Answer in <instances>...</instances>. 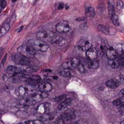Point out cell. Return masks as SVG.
Returning a JSON list of instances; mask_svg holds the SVG:
<instances>
[{"instance_id": "47", "label": "cell", "mask_w": 124, "mask_h": 124, "mask_svg": "<svg viewBox=\"0 0 124 124\" xmlns=\"http://www.w3.org/2000/svg\"><path fill=\"white\" fill-rule=\"evenodd\" d=\"M65 8H66V10H67V9L69 8V6L67 4H66L65 5Z\"/></svg>"}, {"instance_id": "44", "label": "cell", "mask_w": 124, "mask_h": 124, "mask_svg": "<svg viewBox=\"0 0 124 124\" xmlns=\"http://www.w3.org/2000/svg\"><path fill=\"white\" fill-rule=\"evenodd\" d=\"M124 72H122L121 74H120V81H121V82L122 83H124Z\"/></svg>"}, {"instance_id": "17", "label": "cell", "mask_w": 124, "mask_h": 124, "mask_svg": "<svg viewBox=\"0 0 124 124\" xmlns=\"http://www.w3.org/2000/svg\"><path fill=\"white\" fill-rule=\"evenodd\" d=\"M106 52L107 56L109 60L116 59L118 55L114 48L112 47L107 48Z\"/></svg>"}, {"instance_id": "12", "label": "cell", "mask_w": 124, "mask_h": 124, "mask_svg": "<svg viewBox=\"0 0 124 124\" xmlns=\"http://www.w3.org/2000/svg\"><path fill=\"white\" fill-rule=\"evenodd\" d=\"M24 79L25 83L32 86H35L38 85L42 80V79L39 76L35 75H27Z\"/></svg>"}, {"instance_id": "21", "label": "cell", "mask_w": 124, "mask_h": 124, "mask_svg": "<svg viewBox=\"0 0 124 124\" xmlns=\"http://www.w3.org/2000/svg\"><path fill=\"white\" fill-rule=\"evenodd\" d=\"M52 43L56 44L58 46H62L66 44V40L62 37L57 35Z\"/></svg>"}, {"instance_id": "5", "label": "cell", "mask_w": 124, "mask_h": 124, "mask_svg": "<svg viewBox=\"0 0 124 124\" xmlns=\"http://www.w3.org/2000/svg\"><path fill=\"white\" fill-rule=\"evenodd\" d=\"M17 51L19 53L30 58H34L37 54L36 51L29 45L21 46L18 48Z\"/></svg>"}, {"instance_id": "39", "label": "cell", "mask_w": 124, "mask_h": 124, "mask_svg": "<svg viewBox=\"0 0 124 124\" xmlns=\"http://www.w3.org/2000/svg\"><path fill=\"white\" fill-rule=\"evenodd\" d=\"M7 56H8V54H6L4 56V57H3L2 61H1V63L0 64V69H2L3 68V67H4V65H5V64L6 59H7Z\"/></svg>"}, {"instance_id": "33", "label": "cell", "mask_w": 124, "mask_h": 124, "mask_svg": "<svg viewBox=\"0 0 124 124\" xmlns=\"http://www.w3.org/2000/svg\"><path fill=\"white\" fill-rule=\"evenodd\" d=\"M7 5V2L6 0H0V13H2Z\"/></svg>"}, {"instance_id": "4", "label": "cell", "mask_w": 124, "mask_h": 124, "mask_svg": "<svg viewBox=\"0 0 124 124\" xmlns=\"http://www.w3.org/2000/svg\"><path fill=\"white\" fill-rule=\"evenodd\" d=\"M7 73L11 75L15 79L25 78L27 75L23 72L20 67L14 66H9L7 67Z\"/></svg>"}, {"instance_id": "6", "label": "cell", "mask_w": 124, "mask_h": 124, "mask_svg": "<svg viewBox=\"0 0 124 124\" xmlns=\"http://www.w3.org/2000/svg\"><path fill=\"white\" fill-rule=\"evenodd\" d=\"M33 91L32 86L28 85H23L18 87L16 90L15 93L18 97L23 98L27 95L33 93Z\"/></svg>"}, {"instance_id": "36", "label": "cell", "mask_w": 124, "mask_h": 124, "mask_svg": "<svg viewBox=\"0 0 124 124\" xmlns=\"http://www.w3.org/2000/svg\"><path fill=\"white\" fill-rule=\"evenodd\" d=\"M71 123H74V124H88V122L87 120L85 119H81L74 122Z\"/></svg>"}, {"instance_id": "43", "label": "cell", "mask_w": 124, "mask_h": 124, "mask_svg": "<svg viewBox=\"0 0 124 124\" xmlns=\"http://www.w3.org/2000/svg\"><path fill=\"white\" fill-rule=\"evenodd\" d=\"M24 29V26H21L19 28H17L16 30V31L18 33H20L21 32L23 31V29Z\"/></svg>"}, {"instance_id": "8", "label": "cell", "mask_w": 124, "mask_h": 124, "mask_svg": "<svg viewBox=\"0 0 124 124\" xmlns=\"http://www.w3.org/2000/svg\"><path fill=\"white\" fill-rule=\"evenodd\" d=\"M80 63V60L78 57H74L67 62H64L62 64L61 67L64 69L73 70L77 68Z\"/></svg>"}, {"instance_id": "48", "label": "cell", "mask_w": 124, "mask_h": 124, "mask_svg": "<svg viewBox=\"0 0 124 124\" xmlns=\"http://www.w3.org/2000/svg\"><path fill=\"white\" fill-rule=\"evenodd\" d=\"M58 77L57 76H54V77H53V78L55 80H57V79H58Z\"/></svg>"}, {"instance_id": "42", "label": "cell", "mask_w": 124, "mask_h": 124, "mask_svg": "<svg viewBox=\"0 0 124 124\" xmlns=\"http://www.w3.org/2000/svg\"><path fill=\"white\" fill-rule=\"evenodd\" d=\"M86 20V18H85V17H81L77 18L76 19V21L78 22H81L85 21Z\"/></svg>"}, {"instance_id": "34", "label": "cell", "mask_w": 124, "mask_h": 124, "mask_svg": "<svg viewBox=\"0 0 124 124\" xmlns=\"http://www.w3.org/2000/svg\"><path fill=\"white\" fill-rule=\"evenodd\" d=\"M67 97V95H61L55 98L54 99V101L56 103H59L62 101H63L64 99L66 98Z\"/></svg>"}, {"instance_id": "50", "label": "cell", "mask_w": 124, "mask_h": 124, "mask_svg": "<svg viewBox=\"0 0 124 124\" xmlns=\"http://www.w3.org/2000/svg\"><path fill=\"white\" fill-rule=\"evenodd\" d=\"M39 0H35V3H36L37 2H38V1H39Z\"/></svg>"}, {"instance_id": "28", "label": "cell", "mask_w": 124, "mask_h": 124, "mask_svg": "<svg viewBox=\"0 0 124 124\" xmlns=\"http://www.w3.org/2000/svg\"><path fill=\"white\" fill-rule=\"evenodd\" d=\"M54 115L53 114H45L40 117V119L42 121L52 120L54 119Z\"/></svg>"}, {"instance_id": "3", "label": "cell", "mask_w": 124, "mask_h": 124, "mask_svg": "<svg viewBox=\"0 0 124 124\" xmlns=\"http://www.w3.org/2000/svg\"><path fill=\"white\" fill-rule=\"evenodd\" d=\"M57 35V34L53 31L45 30L38 32L36 34V37L45 42H52Z\"/></svg>"}, {"instance_id": "19", "label": "cell", "mask_w": 124, "mask_h": 124, "mask_svg": "<svg viewBox=\"0 0 124 124\" xmlns=\"http://www.w3.org/2000/svg\"><path fill=\"white\" fill-rule=\"evenodd\" d=\"M121 82L116 79H112L107 81L106 82L107 87L111 89H115L120 85Z\"/></svg>"}, {"instance_id": "16", "label": "cell", "mask_w": 124, "mask_h": 124, "mask_svg": "<svg viewBox=\"0 0 124 124\" xmlns=\"http://www.w3.org/2000/svg\"><path fill=\"white\" fill-rule=\"evenodd\" d=\"M93 44L88 40H83L81 41L78 45V48L81 50L86 51L92 47Z\"/></svg>"}, {"instance_id": "41", "label": "cell", "mask_w": 124, "mask_h": 124, "mask_svg": "<svg viewBox=\"0 0 124 124\" xmlns=\"http://www.w3.org/2000/svg\"><path fill=\"white\" fill-rule=\"evenodd\" d=\"M57 8H55L58 10H61L64 8V4L63 3L61 2L56 6Z\"/></svg>"}, {"instance_id": "30", "label": "cell", "mask_w": 124, "mask_h": 124, "mask_svg": "<svg viewBox=\"0 0 124 124\" xmlns=\"http://www.w3.org/2000/svg\"><path fill=\"white\" fill-rule=\"evenodd\" d=\"M110 18H111V20L114 25L116 26H119V17L116 14Z\"/></svg>"}, {"instance_id": "24", "label": "cell", "mask_w": 124, "mask_h": 124, "mask_svg": "<svg viewBox=\"0 0 124 124\" xmlns=\"http://www.w3.org/2000/svg\"><path fill=\"white\" fill-rule=\"evenodd\" d=\"M99 63L95 60H89L87 64V66L90 69H96L99 67Z\"/></svg>"}, {"instance_id": "1", "label": "cell", "mask_w": 124, "mask_h": 124, "mask_svg": "<svg viewBox=\"0 0 124 124\" xmlns=\"http://www.w3.org/2000/svg\"><path fill=\"white\" fill-rule=\"evenodd\" d=\"M11 58L16 64L23 66H37L39 62L34 58L27 57L18 53L12 54Z\"/></svg>"}, {"instance_id": "49", "label": "cell", "mask_w": 124, "mask_h": 124, "mask_svg": "<svg viewBox=\"0 0 124 124\" xmlns=\"http://www.w3.org/2000/svg\"><path fill=\"white\" fill-rule=\"evenodd\" d=\"M17 0H12V2L14 3L16 2Z\"/></svg>"}, {"instance_id": "32", "label": "cell", "mask_w": 124, "mask_h": 124, "mask_svg": "<svg viewBox=\"0 0 124 124\" xmlns=\"http://www.w3.org/2000/svg\"><path fill=\"white\" fill-rule=\"evenodd\" d=\"M59 74L62 77L65 78H71L72 76L71 72L69 71H60Z\"/></svg>"}, {"instance_id": "11", "label": "cell", "mask_w": 124, "mask_h": 124, "mask_svg": "<svg viewBox=\"0 0 124 124\" xmlns=\"http://www.w3.org/2000/svg\"><path fill=\"white\" fill-rule=\"evenodd\" d=\"M50 105V103L47 102L39 104L35 109L34 114L39 115H42L46 114L49 110Z\"/></svg>"}, {"instance_id": "27", "label": "cell", "mask_w": 124, "mask_h": 124, "mask_svg": "<svg viewBox=\"0 0 124 124\" xmlns=\"http://www.w3.org/2000/svg\"><path fill=\"white\" fill-rule=\"evenodd\" d=\"M115 50L118 55H123L124 51V44L120 43L116 45L115 48Z\"/></svg>"}, {"instance_id": "13", "label": "cell", "mask_w": 124, "mask_h": 124, "mask_svg": "<svg viewBox=\"0 0 124 124\" xmlns=\"http://www.w3.org/2000/svg\"><path fill=\"white\" fill-rule=\"evenodd\" d=\"M97 29L99 31L108 35H113L115 33V29H114L102 24H99L98 26Z\"/></svg>"}, {"instance_id": "10", "label": "cell", "mask_w": 124, "mask_h": 124, "mask_svg": "<svg viewBox=\"0 0 124 124\" xmlns=\"http://www.w3.org/2000/svg\"><path fill=\"white\" fill-rule=\"evenodd\" d=\"M56 31L61 34L68 33L70 30L71 24L67 21H62L58 23L55 26Z\"/></svg>"}, {"instance_id": "25", "label": "cell", "mask_w": 124, "mask_h": 124, "mask_svg": "<svg viewBox=\"0 0 124 124\" xmlns=\"http://www.w3.org/2000/svg\"><path fill=\"white\" fill-rule=\"evenodd\" d=\"M10 29V24L9 23L5 24L0 29V38L5 34Z\"/></svg>"}, {"instance_id": "35", "label": "cell", "mask_w": 124, "mask_h": 124, "mask_svg": "<svg viewBox=\"0 0 124 124\" xmlns=\"http://www.w3.org/2000/svg\"><path fill=\"white\" fill-rule=\"evenodd\" d=\"M123 3L122 1L120 0H118L117 1L116 8L119 11L122 10L123 8Z\"/></svg>"}, {"instance_id": "45", "label": "cell", "mask_w": 124, "mask_h": 124, "mask_svg": "<svg viewBox=\"0 0 124 124\" xmlns=\"http://www.w3.org/2000/svg\"><path fill=\"white\" fill-rule=\"evenodd\" d=\"M124 89H122L119 93V96L120 97H124Z\"/></svg>"}, {"instance_id": "18", "label": "cell", "mask_w": 124, "mask_h": 124, "mask_svg": "<svg viewBox=\"0 0 124 124\" xmlns=\"http://www.w3.org/2000/svg\"><path fill=\"white\" fill-rule=\"evenodd\" d=\"M20 67L24 73L31 74L36 72L38 71L39 68L37 66H23Z\"/></svg>"}, {"instance_id": "23", "label": "cell", "mask_w": 124, "mask_h": 124, "mask_svg": "<svg viewBox=\"0 0 124 124\" xmlns=\"http://www.w3.org/2000/svg\"><path fill=\"white\" fill-rule=\"evenodd\" d=\"M85 14L87 17L93 18L95 15V11L93 7H88L85 10Z\"/></svg>"}, {"instance_id": "7", "label": "cell", "mask_w": 124, "mask_h": 124, "mask_svg": "<svg viewBox=\"0 0 124 124\" xmlns=\"http://www.w3.org/2000/svg\"><path fill=\"white\" fill-rule=\"evenodd\" d=\"M76 118L75 110L72 108H70L63 112L61 116V118L63 120L64 124L71 123Z\"/></svg>"}, {"instance_id": "20", "label": "cell", "mask_w": 124, "mask_h": 124, "mask_svg": "<svg viewBox=\"0 0 124 124\" xmlns=\"http://www.w3.org/2000/svg\"><path fill=\"white\" fill-rule=\"evenodd\" d=\"M108 10L109 16L110 18L116 15L115 5L113 1H109L108 4Z\"/></svg>"}, {"instance_id": "14", "label": "cell", "mask_w": 124, "mask_h": 124, "mask_svg": "<svg viewBox=\"0 0 124 124\" xmlns=\"http://www.w3.org/2000/svg\"><path fill=\"white\" fill-rule=\"evenodd\" d=\"M53 89V86L49 83H44L38 85V89L40 92L42 93H48L50 92Z\"/></svg>"}, {"instance_id": "51", "label": "cell", "mask_w": 124, "mask_h": 124, "mask_svg": "<svg viewBox=\"0 0 124 124\" xmlns=\"http://www.w3.org/2000/svg\"><path fill=\"white\" fill-rule=\"evenodd\" d=\"M120 124H124V121H122V122L120 123Z\"/></svg>"}, {"instance_id": "15", "label": "cell", "mask_w": 124, "mask_h": 124, "mask_svg": "<svg viewBox=\"0 0 124 124\" xmlns=\"http://www.w3.org/2000/svg\"><path fill=\"white\" fill-rule=\"evenodd\" d=\"M86 55L89 60H96L98 56V52L95 48H90L86 51Z\"/></svg>"}, {"instance_id": "22", "label": "cell", "mask_w": 124, "mask_h": 124, "mask_svg": "<svg viewBox=\"0 0 124 124\" xmlns=\"http://www.w3.org/2000/svg\"><path fill=\"white\" fill-rule=\"evenodd\" d=\"M71 102V99L69 98L66 99L63 102H62L59 105L58 107L59 109L60 110H62L64 109L70 105Z\"/></svg>"}, {"instance_id": "2", "label": "cell", "mask_w": 124, "mask_h": 124, "mask_svg": "<svg viewBox=\"0 0 124 124\" xmlns=\"http://www.w3.org/2000/svg\"><path fill=\"white\" fill-rule=\"evenodd\" d=\"M28 43L36 51L45 52L49 48V46L46 42L39 39H31L28 41Z\"/></svg>"}, {"instance_id": "40", "label": "cell", "mask_w": 124, "mask_h": 124, "mask_svg": "<svg viewBox=\"0 0 124 124\" xmlns=\"http://www.w3.org/2000/svg\"><path fill=\"white\" fill-rule=\"evenodd\" d=\"M77 68L78 69V70L80 71L81 72H84L85 71V68H84V66H83L82 64H81V63L78 66Z\"/></svg>"}, {"instance_id": "29", "label": "cell", "mask_w": 124, "mask_h": 124, "mask_svg": "<svg viewBox=\"0 0 124 124\" xmlns=\"http://www.w3.org/2000/svg\"><path fill=\"white\" fill-rule=\"evenodd\" d=\"M26 124H44V122L41 120H30L25 121L23 122L20 123Z\"/></svg>"}, {"instance_id": "37", "label": "cell", "mask_w": 124, "mask_h": 124, "mask_svg": "<svg viewBox=\"0 0 124 124\" xmlns=\"http://www.w3.org/2000/svg\"><path fill=\"white\" fill-rule=\"evenodd\" d=\"M119 106V112L121 116H123L124 115V102L122 103L121 104L117 106Z\"/></svg>"}, {"instance_id": "31", "label": "cell", "mask_w": 124, "mask_h": 124, "mask_svg": "<svg viewBox=\"0 0 124 124\" xmlns=\"http://www.w3.org/2000/svg\"><path fill=\"white\" fill-rule=\"evenodd\" d=\"M124 97H120L119 98L117 99L114 100L112 102V104L114 106H117L124 102Z\"/></svg>"}, {"instance_id": "9", "label": "cell", "mask_w": 124, "mask_h": 124, "mask_svg": "<svg viewBox=\"0 0 124 124\" xmlns=\"http://www.w3.org/2000/svg\"><path fill=\"white\" fill-rule=\"evenodd\" d=\"M37 103L33 93L23 97L19 101V104L23 107H26Z\"/></svg>"}, {"instance_id": "26", "label": "cell", "mask_w": 124, "mask_h": 124, "mask_svg": "<svg viewBox=\"0 0 124 124\" xmlns=\"http://www.w3.org/2000/svg\"><path fill=\"white\" fill-rule=\"evenodd\" d=\"M108 64L113 69H116L120 65V62L119 60L116 59L114 60H109L108 61Z\"/></svg>"}, {"instance_id": "38", "label": "cell", "mask_w": 124, "mask_h": 124, "mask_svg": "<svg viewBox=\"0 0 124 124\" xmlns=\"http://www.w3.org/2000/svg\"><path fill=\"white\" fill-rule=\"evenodd\" d=\"M107 49V48L104 46L101 45L99 46V48L97 50L98 52L99 51L101 53L104 54L106 51Z\"/></svg>"}, {"instance_id": "46", "label": "cell", "mask_w": 124, "mask_h": 124, "mask_svg": "<svg viewBox=\"0 0 124 124\" xmlns=\"http://www.w3.org/2000/svg\"><path fill=\"white\" fill-rule=\"evenodd\" d=\"M3 51H4V50H3V48H0V59L2 56L3 54Z\"/></svg>"}]
</instances>
